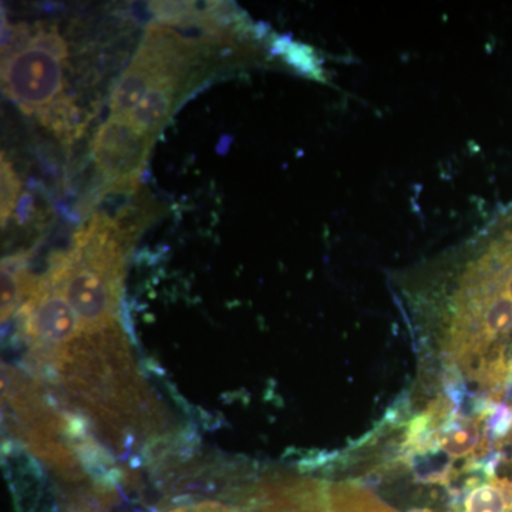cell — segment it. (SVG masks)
Wrapping results in <instances>:
<instances>
[{"label":"cell","instance_id":"6da1fadb","mask_svg":"<svg viewBox=\"0 0 512 512\" xmlns=\"http://www.w3.org/2000/svg\"><path fill=\"white\" fill-rule=\"evenodd\" d=\"M128 234L119 222L96 214L76 235L69 252L47 276L76 312L83 333L116 325Z\"/></svg>","mask_w":512,"mask_h":512},{"label":"cell","instance_id":"7a4b0ae2","mask_svg":"<svg viewBox=\"0 0 512 512\" xmlns=\"http://www.w3.org/2000/svg\"><path fill=\"white\" fill-rule=\"evenodd\" d=\"M67 46L56 29L28 32L25 42L3 57V92L25 113H42L63 90Z\"/></svg>","mask_w":512,"mask_h":512},{"label":"cell","instance_id":"3957f363","mask_svg":"<svg viewBox=\"0 0 512 512\" xmlns=\"http://www.w3.org/2000/svg\"><path fill=\"white\" fill-rule=\"evenodd\" d=\"M154 137L140 133L126 117H110L97 131L94 161L109 188L133 191L153 147Z\"/></svg>","mask_w":512,"mask_h":512},{"label":"cell","instance_id":"277c9868","mask_svg":"<svg viewBox=\"0 0 512 512\" xmlns=\"http://www.w3.org/2000/svg\"><path fill=\"white\" fill-rule=\"evenodd\" d=\"M22 313L30 342L36 348L52 350L53 357L83 335L76 312L47 275L37 279Z\"/></svg>","mask_w":512,"mask_h":512},{"label":"cell","instance_id":"5b68a950","mask_svg":"<svg viewBox=\"0 0 512 512\" xmlns=\"http://www.w3.org/2000/svg\"><path fill=\"white\" fill-rule=\"evenodd\" d=\"M180 80H165L156 84L131 111L126 119L131 126L136 127L140 133L156 138V134L164 126L174 109L177 90L181 86Z\"/></svg>","mask_w":512,"mask_h":512},{"label":"cell","instance_id":"8992f818","mask_svg":"<svg viewBox=\"0 0 512 512\" xmlns=\"http://www.w3.org/2000/svg\"><path fill=\"white\" fill-rule=\"evenodd\" d=\"M429 443L436 444L441 453L454 458H463L476 453L481 447V423L474 417H457L441 427ZM427 443V444H429ZM426 446L424 447H427Z\"/></svg>","mask_w":512,"mask_h":512},{"label":"cell","instance_id":"52a82bcc","mask_svg":"<svg viewBox=\"0 0 512 512\" xmlns=\"http://www.w3.org/2000/svg\"><path fill=\"white\" fill-rule=\"evenodd\" d=\"M328 495L332 512H397L365 488L352 484L333 485L329 488Z\"/></svg>","mask_w":512,"mask_h":512},{"label":"cell","instance_id":"ba28073f","mask_svg":"<svg viewBox=\"0 0 512 512\" xmlns=\"http://www.w3.org/2000/svg\"><path fill=\"white\" fill-rule=\"evenodd\" d=\"M512 484L505 481L480 485L467 495L464 512H510Z\"/></svg>","mask_w":512,"mask_h":512},{"label":"cell","instance_id":"9c48e42d","mask_svg":"<svg viewBox=\"0 0 512 512\" xmlns=\"http://www.w3.org/2000/svg\"><path fill=\"white\" fill-rule=\"evenodd\" d=\"M40 120L47 127L52 128L57 136L73 138L77 131V110L69 99L56 100L52 106L39 114Z\"/></svg>","mask_w":512,"mask_h":512},{"label":"cell","instance_id":"30bf717a","mask_svg":"<svg viewBox=\"0 0 512 512\" xmlns=\"http://www.w3.org/2000/svg\"><path fill=\"white\" fill-rule=\"evenodd\" d=\"M151 9L158 20L167 25L187 26L200 22L201 15L195 9L194 3L188 2H154Z\"/></svg>","mask_w":512,"mask_h":512},{"label":"cell","instance_id":"8fae6325","mask_svg":"<svg viewBox=\"0 0 512 512\" xmlns=\"http://www.w3.org/2000/svg\"><path fill=\"white\" fill-rule=\"evenodd\" d=\"M0 181H2V198H0V215H2V227L9 221L10 215L16 210L20 191V181L12 164L2 156V167H0Z\"/></svg>","mask_w":512,"mask_h":512},{"label":"cell","instance_id":"7c38bea8","mask_svg":"<svg viewBox=\"0 0 512 512\" xmlns=\"http://www.w3.org/2000/svg\"><path fill=\"white\" fill-rule=\"evenodd\" d=\"M168 512H238L218 503H201L190 505V507L175 508Z\"/></svg>","mask_w":512,"mask_h":512}]
</instances>
